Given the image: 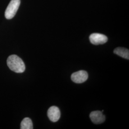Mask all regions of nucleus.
Masks as SVG:
<instances>
[{
    "mask_svg": "<svg viewBox=\"0 0 129 129\" xmlns=\"http://www.w3.org/2000/svg\"><path fill=\"white\" fill-rule=\"evenodd\" d=\"M90 118L95 124H101L105 120V117L101 111H94L90 114Z\"/></svg>",
    "mask_w": 129,
    "mask_h": 129,
    "instance_id": "nucleus-6",
    "label": "nucleus"
},
{
    "mask_svg": "<svg viewBox=\"0 0 129 129\" xmlns=\"http://www.w3.org/2000/svg\"><path fill=\"white\" fill-rule=\"evenodd\" d=\"M47 116L52 122L57 121L60 117V111L59 108L56 106H52L47 111Z\"/></svg>",
    "mask_w": 129,
    "mask_h": 129,
    "instance_id": "nucleus-5",
    "label": "nucleus"
},
{
    "mask_svg": "<svg viewBox=\"0 0 129 129\" xmlns=\"http://www.w3.org/2000/svg\"><path fill=\"white\" fill-rule=\"evenodd\" d=\"M21 129H33L32 121L29 118H25L23 119L21 123Z\"/></svg>",
    "mask_w": 129,
    "mask_h": 129,
    "instance_id": "nucleus-8",
    "label": "nucleus"
},
{
    "mask_svg": "<svg viewBox=\"0 0 129 129\" xmlns=\"http://www.w3.org/2000/svg\"><path fill=\"white\" fill-rule=\"evenodd\" d=\"M91 43L95 45H102L108 41V37L106 36L99 33H93L89 36Z\"/></svg>",
    "mask_w": 129,
    "mask_h": 129,
    "instance_id": "nucleus-3",
    "label": "nucleus"
},
{
    "mask_svg": "<svg viewBox=\"0 0 129 129\" xmlns=\"http://www.w3.org/2000/svg\"><path fill=\"white\" fill-rule=\"evenodd\" d=\"M88 78V73L84 70L78 71L73 73L71 75V79L75 83H83L85 82Z\"/></svg>",
    "mask_w": 129,
    "mask_h": 129,
    "instance_id": "nucleus-4",
    "label": "nucleus"
},
{
    "mask_svg": "<svg viewBox=\"0 0 129 129\" xmlns=\"http://www.w3.org/2000/svg\"><path fill=\"white\" fill-rule=\"evenodd\" d=\"M21 3L20 0H11L5 12V17L7 19H11L16 14Z\"/></svg>",
    "mask_w": 129,
    "mask_h": 129,
    "instance_id": "nucleus-2",
    "label": "nucleus"
},
{
    "mask_svg": "<svg viewBox=\"0 0 129 129\" xmlns=\"http://www.w3.org/2000/svg\"><path fill=\"white\" fill-rule=\"evenodd\" d=\"M7 64L10 69L17 73H23L25 69L23 61L15 55H10L7 60Z\"/></svg>",
    "mask_w": 129,
    "mask_h": 129,
    "instance_id": "nucleus-1",
    "label": "nucleus"
},
{
    "mask_svg": "<svg viewBox=\"0 0 129 129\" xmlns=\"http://www.w3.org/2000/svg\"><path fill=\"white\" fill-rule=\"evenodd\" d=\"M114 53L126 59H129V51L123 47H117L114 50Z\"/></svg>",
    "mask_w": 129,
    "mask_h": 129,
    "instance_id": "nucleus-7",
    "label": "nucleus"
}]
</instances>
